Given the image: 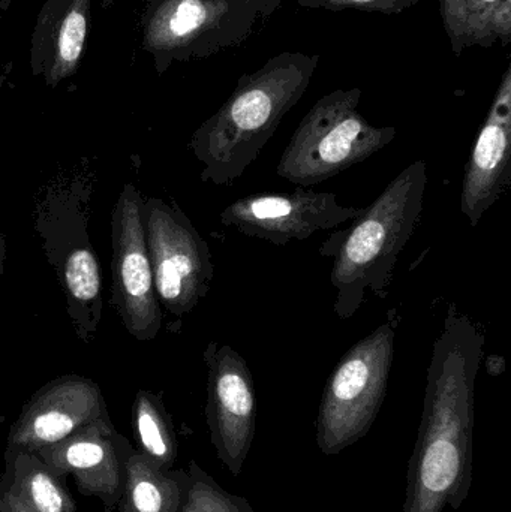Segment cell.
<instances>
[{
  "mask_svg": "<svg viewBox=\"0 0 511 512\" xmlns=\"http://www.w3.org/2000/svg\"><path fill=\"white\" fill-rule=\"evenodd\" d=\"M482 324L447 307L434 342L402 512L458 511L473 481L476 381L485 357Z\"/></svg>",
  "mask_w": 511,
  "mask_h": 512,
  "instance_id": "cell-1",
  "label": "cell"
},
{
  "mask_svg": "<svg viewBox=\"0 0 511 512\" xmlns=\"http://www.w3.org/2000/svg\"><path fill=\"white\" fill-rule=\"evenodd\" d=\"M318 63V54L285 51L239 78L230 98L192 135L201 182L233 186L246 173L311 86Z\"/></svg>",
  "mask_w": 511,
  "mask_h": 512,
  "instance_id": "cell-2",
  "label": "cell"
},
{
  "mask_svg": "<svg viewBox=\"0 0 511 512\" xmlns=\"http://www.w3.org/2000/svg\"><path fill=\"white\" fill-rule=\"evenodd\" d=\"M426 189L428 165L413 162L374 203L363 207L347 230L324 242L320 254L333 258V312L342 321L359 312L368 294L380 300L389 297L396 262L419 225Z\"/></svg>",
  "mask_w": 511,
  "mask_h": 512,
  "instance_id": "cell-3",
  "label": "cell"
},
{
  "mask_svg": "<svg viewBox=\"0 0 511 512\" xmlns=\"http://www.w3.org/2000/svg\"><path fill=\"white\" fill-rule=\"evenodd\" d=\"M360 89H338L318 99L279 159L281 179L311 188L368 161L396 138L393 126H375L360 114Z\"/></svg>",
  "mask_w": 511,
  "mask_h": 512,
  "instance_id": "cell-4",
  "label": "cell"
},
{
  "mask_svg": "<svg viewBox=\"0 0 511 512\" xmlns=\"http://www.w3.org/2000/svg\"><path fill=\"white\" fill-rule=\"evenodd\" d=\"M399 318L378 325L345 352L327 379L317 418V445L335 456L365 438L386 399Z\"/></svg>",
  "mask_w": 511,
  "mask_h": 512,
  "instance_id": "cell-5",
  "label": "cell"
},
{
  "mask_svg": "<svg viewBox=\"0 0 511 512\" xmlns=\"http://www.w3.org/2000/svg\"><path fill=\"white\" fill-rule=\"evenodd\" d=\"M258 23L254 11L234 0H147L143 48L162 74L174 62L206 59L239 47Z\"/></svg>",
  "mask_w": 511,
  "mask_h": 512,
  "instance_id": "cell-6",
  "label": "cell"
},
{
  "mask_svg": "<svg viewBox=\"0 0 511 512\" xmlns=\"http://www.w3.org/2000/svg\"><path fill=\"white\" fill-rule=\"evenodd\" d=\"M143 222L156 297L168 315L182 319L209 294L215 277L212 252L176 203L147 198Z\"/></svg>",
  "mask_w": 511,
  "mask_h": 512,
  "instance_id": "cell-7",
  "label": "cell"
},
{
  "mask_svg": "<svg viewBox=\"0 0 511 512\" xmlns=\"http://www.w3.org/2000/svg\"><path fill=\"white\" fill-rule=\"evenodd\" d=\"M143 203L138 189L125 185L114 206L111 218L113 306L134 339L150 342L161 331L162 309L147 251Z\"/></svg>",
  "mask_w": 511,
  "mask_h": 512,
  "instance_id": "cell-8",
  "label": "cell"
},
{
  "mask_svg": "<svg viewBox=\"0 0 511 512\" xmlns=\"http://www.w3.org/2000/svg\"><path fill=\"white\" fill-rule=\"evenodd\" d=\"M362 209L341 206L332 192L297 188L293 192H261L245 195L222 210L221 224L243 236L287 246L303 242L320 231L353 222Z\"/></svg>",
  "mask_w": 511,
  "mask_h": 512,
  "instance_id": "cell-9",
  "label": "cell"
},
{
  "mask_svg": "<svg viewBox=\"0 0 511 512\" xmlns=\"http://www.w3.org/2000/svg\"><path fill=\"white\" fill-rule=\"evenodd\" d=\"M206 421L216 456L239 477L251 453L257 423V396L248 361L230 345L209 342Z\"/></svg>",
  "mask_w": 511,
  "mask_h": 512,
  "instance_id": "cell-10",
  "label": "cell"
},
{
  "mask_svg": "<svg viewBox=\"0 0 511 512\" xmlns=\"http://www.w3.org/2000/svg\"><path fill=\"white\" fill-rule=\"evenodd\" d=\"M111 420L101 387L80 375H63L24 403L9 429L5 453H36L98 421Z\"/></svg>",
  "mask_w": 511,
  "mask_h": 512,
  "instance_id": "cell-11",
  "label": "cell"
},
{
  "mask_svg": "<svg viewBox=\"0 0 511 512\" xmlns=\"http://www.w3.org/2000/svg\"><path fill=\"white\" fill-rule=\"evenodd\" d=\"M134 451L113 421L89 424L57 444L36 451V456L62 478L72 475L78 492L98 498L105 512H116L123 495L126 460Z\"/></svg>",
  "mask_w": 511,
  "mask_h": 512,
  "instance_id": "cell-12",
  "label": "cell"
},
{
  "mask_svg": "<svg viewBox=\"0 0 511 512\" xmlns=\"http://www.w3.org/2000/svg\"><path fill=\"white\" fill-rule=\"evenodd\" d=\"M511 188V69L501 78L464 170L461 212L477 227Z\"/></svg>",
  "mask_w": 511,
  "mask_h": 512,
  "instance_id": "cell-13",
  "label": "cell"
},
{
  "mask_svg": "<svg viewBox=\"0 0 511 512\" xmlns=\"http://www.w3.org/2000/svg\"><path fill=\"white\" fill-rule=\"evenodd\" d=\"M92 0H47L32 38L33 74L54 87L77 72L86 50Z\"/></svg>",
  "mask_w": 511,
  "mask_h": 512,
  "instance_id": "cell-14",
  "label": "cell"
},
{
  "mask_svg": "<svg viewBox=\"0 0 511 512\" xmlns=\"http://www.w3.org/2000/svg\"><path fill=\"white\" fill-rule=\"evenodd\" d=\"M444 30L456 56L471 47L511 41V0H440Z\"/></svg>",
  "mask_w": 511,
  "mask_h": 512,
  "instance_id": "cell-15",
  "label": "cell"
},
{
  "mask_svg": "<svg viewBox=\"0 0 511 512\" xmlns=\"http://www.w3.org/2000/svg\"><path fill=\"white\" fill-rule=\"evenodd\" d=\"M59 277L69 318L83 342L95 339L102 316V276L89 243L74 245L60 258Z\"/></svg>",
  "mask_w": 511,
  "mask_h": 512,
  "instance_id": "cell-16",
  "label": "cell"
},
{
  "mask_svg": "<svg viewBox=\"0 0 511 512\" xmlns=\"http://www.w3.org/2000/svg\"><path fill=\"white\" fill-rule=\"evenodd\" d=\"M188 481V472L165 471L134 450L126 460L125 487L116 512H179Z\"/></svg>",
  "mask_w": 511,
  "mask_h": 512,
  "instance_id": "cell-17",
  "label": "cell"
},
{
  "mask_svg": "<svg viewBox=\"0 0 511 512\" xmlns=\"http://www.w3.org/2000/svg\"><path fill=\"white\" fill-rule=\"evenodd\" d=\"M2 477L11 492L35 512H77L66 478L54 474L35 453H5Z\"/></svg>",
  "mask_w": 511,
  "mask_h": 512,
  "instance_id": "cell-18",
  "label": "cell"
},
{
  "mask_svg": "<svg viewBox=\"0 0 511 512\" xmlns=\"http://www.w3.org/2000/svg\"><path fill=\"white\" fill-rule=\"evenodd\" d=\"M132 429L141 454L165 471L173 469L179 444L173 420L159 394L138 391L132 405Z\"/></svg>",
  "mask_w": 511,
  "mask_h": 512,
  "instance_id": "cell-19",
  "label": "cell"
},
{
  "mask_svg": "<svg viewBox=\"0 0 511 512\" xmlns=\"http://www.w3.org/2000/svg\"><path fill=\"white\" fill-rule=\"evenodd\" d=\"M188 490L179 512H254L245 498L222 489L197 462L188 468Z\"/></svg>",
  "mask_w": 511,
  "mask_h": 512,
  "instance_id": "cell-20",
  "label": "cell"
},
{
  "mask_svg": "<svg viewBox=\"0 0 511 512\" xmlns=\"http://www.w3.org/2000/svg\"><path fill=\"white\" fill-rule=\"evenodd\" d=\"M300 6L327 11H363L378 14H401L419 0H297Z\"/></svg>",
  "mask_w": 511,
  "mask_h": 512,
  "instance_id": "cell-21",
  "label": "cell"
},
{
  "mask_svg": "<svg viewBox=\"0 0 511 512\" xmlns=\"http://www.w3.org/2000/svg\"><path fill=\"white\" fill-rule=\"evenodd\" d=\"M0 512H35L20 501L0 475Z\"/></svg>",
  "mask_w": 511,
  "mask_h": 512,
  "instance_id": "cell-22",
  "label": "cell"
},
{
  "mask_svg": "<svg viewBox=\"0 0 511 512\" xmlns=\"http://www.w3.org/2000/svg\"><path fill=\"white\" fill-rule=\"evenodd\" d=\"M234 2L248 6L251 11L258 15L261 23L266 21L278 9V6L281 5V0H234Z\"/></svg>",
  "mask_w": 511,
  "mask_h": 512,
  "instance_id": "cell-23",
  "label": "cell"
},
{
  "mask_svg": "<svg viewBox=\"0 0 511 512\" xmlns=\"http://www.w3.org/2000/svg\"><path fill=\"white\" fill-rule=\"evenodd\" d=\"M507 363L503 355L491 354L486 358V370L491 376H501L506 372Z\"/></svg>",
  "mask_w": 511,
  "mask_h": 512,
  "instance_id": "cell-24",
  "label": "cell"
},
{
  "mask_svg": "<svg viewBox=\"0 0 511 512\" xmlns=\"http://www.w3.org/2000/svg\"><path fill=\"white\" fill-rule=\"evenodd\" d=\"M6 245L3 239L2 231H0V274H3V267H5Z\"/></svg>",
  "mask_w": 511,
  "mask_h": 512,
  "instance_id": "cell-25",
  "label": "cell"
},
{
  "mask_svg": "<svg viewBox=\"0 0 511 512\" xmlns=\"http://www.w3.org/2000/svg\"><path fill=\"white\" fill-rule=\"evenodd\" d=\"M114 0H102V5L104 6H108V5H111V3H113Z\"/></svg>",
  "mask_w": 511,
  "mask_h": 512,
  "instance_id": "cell-26",
  "label": "cell"
}]
</instances>
